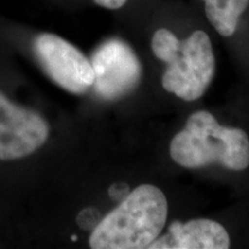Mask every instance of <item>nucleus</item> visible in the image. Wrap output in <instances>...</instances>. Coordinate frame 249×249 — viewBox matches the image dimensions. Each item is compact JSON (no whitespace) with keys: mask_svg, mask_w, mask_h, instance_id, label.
I'll use <instances>...</instances> for the list:
<instances>
[{"mask_svg":"<svg viewBox=\"0 0 249 249\" xmlns=\"http://www.w3.org/2000/svg\"><path fill=\"white\" fill-rule=\"evenodd\" d=\"M93 71L92 88L105 101L126 97L142 80V65L128 43L110 38L95 50L90 59Z\"/></svg>","mask_w":249,"mask_h":249,"instance_id":"obj_4","label":"nucleus"},{"mask_svg":"<svg viewBox=\"0 0 249 249\" xmlns=\"http://www.w3.org/2000/svg\"><path fill=\"white\" fill-rule=\"evenodd\" d=\"M169 204L158 187H136L95 226L89 238L93 249H143L163 231Z\"/></svg>","mask_w":249,"mask_h":249,"instance_id":"obj_1","label":"nucleus"},{"mask_svg":"<svg viewBox=\"0 0 249 249\" xmlns=\"http://www.w3.org/2000/svg\"><path fill=\"white\" fill-rule=\"evenodd\" d=\"M50 126L36 111L20 107L0 91V160L27 157L49 139Z\"/></svg>","mask_w":249,"mask_h":249,"instance_id":"obj_6","label":"nucleus"},{"mask_svg":"<svg viewBox=\"0 0 249 249\" xmlns=\"http://www.w3.org/2000/svg\"><path fill=\"white\" fill-rule=\"evenodd\" d=\"M208 20L218 34L231 37L238 29L240 18L248 8L249 0H202Z\"/></svg>","mask_w":249,"mask_h":249,"instance_id":"obj_8","label":"nucleus"},{"mask_svg":"<svg viewBox=\"0 0 249 249\" xmlns=\"http://www.w3.org/2000/svg\"><path fill=\"white\" fill-rule=\"evenodd\" d=\"M98 6L107 9H119L126 4L127 0H93Z\"/></svg>","mask_w":249,"mask_h":249,"instance_id":"obj_9","label":"nucleus"},{"mask_svg":"<svg viewBox=\"0 0 249 249\" xmlns=\"http://www.w3.org/2000/svg\"><path fill=\"white\" fill-rule=\"evenodd\" d=\"M172 160L186 169L219 164L242 171L249 165V139L245 130L224 127L208 111H197L170 144Z\"/></svg>","mask_w":249,"mask_h":249,"instance_id":"obj_2","label":"nucleus"},{"mask_svg":"<svg viewBox=\"0 0 249 249\" xmlns=\"http://www.w3.org/2000/svg\"><path fill=\"white\" fill-rule=\"evenodd\" d=\"M155 57L167 64L163 88L183 101H196L207 91L214 75V54L209 35L196 30L180 40L169 29H158L151 39Z\"/></svg>","mask_w":249,"mask_h":249,"instance_id":"obj_3","label":"nucleus"},{"mask_svg":"<svg viewBox=\"0 0 249 249\" xmlns=\"http://www.w3.org/2000/svg\"><path fill=\"white\" fill-rule=\"evenodd\" d=\"M230 235L222 224L208 218L173 222L167 234L158 236L149 249H227Z\"/></svg>","mask_w":249,"mask_h":249,"instance_id":"obj_7","label":"nucleus"},{"mask_svg":"<svg viewBox=\"0 0 249 249\" xmlns=\"http://www.w3.org/2000/svg\"><path fill=\"white\" fill-rule=\"evenodd\" d=\"M34 51L48 76L62 89L81 95L92 88L91 62L68 40L54 34H40L34 40Z\"/></svg>","mask_w":249,"mask_h":249,"instance_id":"obj_5","label":"nucleus"}]
</instances>
